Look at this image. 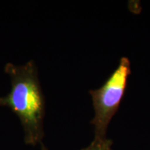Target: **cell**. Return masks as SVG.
I'll use <instances>...</instances> for the list:
<instances>
[{
  "label": "cell",
  "instance_id": "cell-2",
  "mask_svg": "<svg viewBox=\"0 0 150 150\" xmlns=\"http://www.w3.org/2000/svg\"><path fill=\"white\" fill-rule=\"evenodd\" d=\"M131 74L129 59L122 57L115 70L100 88L90 91L93 99L95 117V138H104L108 123L119 108Z\"/></svg>",
  "mask_w": 150,
  "mask_h": 150
},
{
  "label": "cell",
  "instance_id": "cell-1",
  "mask_svg": "<svg viewBox=\"0 0 150 150\" xmlns=\"http://www.w3.org/2000/svg\"><path fill=\"white\" fill-rule=\"evenodd\" d=\"M4 72L11 79V89L0 97V106L9 108L20 119L26 144H41L45 136V102L34 61L22 65L8 63Z\"/></svg>",
  "mask_w": 150,
  "mask_h": 150
},
{
  "label": "cell",
  "instance_id": "cell-3",
  "mask_svg": "<svg viewBox=\"0 0 150 150\" xmlns=\"http://www.w3.org/2000/svg\"><path fill=\"white\" fill-rule=\"evenodd\" d=\"M40 146L41 150H49L42 142ZM82 150H111V141L105 138H95L89 147Z\"/></svg>",
  "mask_w": 150,
  "mask_h": 150
}]
</instances>
